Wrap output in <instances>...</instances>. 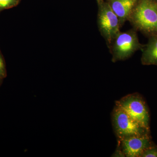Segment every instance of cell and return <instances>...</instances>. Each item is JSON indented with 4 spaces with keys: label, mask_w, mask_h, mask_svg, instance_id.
I'll return each instance as SVG.
<instances>
[{
    "label": "cell",
    "mask_w": 157,
    "mask_h": 157,
    "mask_svg": "<svg viewBox=\"0 0 157 157\" xmlns=\"http://www.w3.org/2000/svg\"><path fill=\"white\" fill-rule=\"evenodd\" d=\"M97 2H98V1H100V0H97Z\"/></svg>",
    "instance_id": "cell-14"
},
{
    "label": "cell",
    "mask_w": 157,
    "mask_h": 157,
    "mask_svg": "<svg viewBox=\"0 0 157 157\" xmlns=\"http://www.w3.org/2000/svg\"><path fill=\"white\" fill-rule=\"evenodd\" d=\"M142 64L157 66V35H154L150 38L147 44L142 48Z\"/></svg>",
    "instance_id": "cell-8"
},
{
    "label": "cell",
    "mask_w": 157,
    "mask_h": 157,
    "mask_svg": "<svg viewBox=\"0 0 157 157\" xmlns=\"http://www.w3.org/2000/svg\"><path fill=\"white\" fill-rule=\"evenodd\" d=\"M111 156L113 157H125L121 145L120 140L117 139V145L115 151Z\"/></svg>",
    "instance_id": "cell-12"
},
{
    "label": "cell",
    "mask_w": 157,
    "mask_h": 157,
    "mask_svg": "<svg viewBox=\"0 0 157 157\" xmlns=\"http://www.w3.org/2000/svg\"><path fill=\"white\" fill-rule=\"evenodd\" d=\"M115 106L120 107L138 123L150 129V115L148 106L140 94H130L116 101Z\"/></svg>",
    "instance_id": "cell-2"
},
{
    "label": "cell",
    "mask_w": 157,
    "mask_h": 157,
    "mask_svg": "<svg viewBox=\"0 0 157 157\" xmlns=\"http://www.w3.org/2000/svg\"><path fill=\"white\" fill-rule=\"evenodd\" d=\"M2 78H0V82H1V80H2Z\"/></svg>",
    "instance_id": "cell-13"
},
{
    "label": "cell",
    "mask_w": 157,
    "mask_h": 157,
    "mask_svg": "<svg viewBox=\"0 0 157 157\" xmlns=\"http://www.w3.org/2000/svg\"><path fill=\"white\" fill-rule=\"evenodd\" d=\"M7 76V72L4 59L0 52V78H4Z\"/></svg>",
    "instance_id": "cell-11"
},
{
    "label": "cell",
    "mask_w": 157,
    "mask_h": 157,
    "mask_svg": "<svg viewBox=\"0 0 157 157\" xmlns=\"http://www.w3.org/2000/svg\"><path fill=\"white\" fill-rule=\"evenodd\" d=\"M98 3V27L109 47L113 39L120 32L119 20L107 0H100Z\"/></svg>",
    "instance_id": "cell-5"
},
{
    "label": "cell",
    "mask_w": 157,
    "mask_h": 157,
    "mask_svg": "<svg viewBox=\"0 0 157 157\" xmlns=\"http://www.w3.org/2000/svg\"><path fill=\"white\" fill-rule=\"evenodd\" d=\"M110 46L112 61L114 63L128 59L135 52L143 48L139 42L137 33L133 30L120 32Z\"/></svg>",
    "instance_id": "cell-4"
},
{
    "label": "cell",
    "mask_w": 157,
    "mask_h": 157,
    "mask_svg": "<svg viewBox=\"0 0 157 157\" xmlns=\"http://www.w3.org/2000/svg\"><path fill=\"white\" fill-rule=\"evenodd\" d=\"M20 0H0V12L18 5Z\"/></svg>",
    "instance_id": "cell-9"
},
{
    "label": "cell",
    "mask_w": 157,
    "mask_h": 157,
    "mask_svg": "<svg viewBox=\"0 0 157 157\" xmlns=\"http://www.w3.org/2000/svg\"><path fill=\"white\" fill-rule=\"evenodd\" d=\"M119 140L126 157H141L144 151L155 144L151 134L132 136Z\"/></svg>",
    "instance_id": "cell-6"
},
{
    "label": "cell",
    "mask_w": 157,
    "mask_h": 157,
    "mask_svg": "<svg viewBox=\"0 0 157 157\" xmlns=\"http://www.w3.org/2000/svg\"><path fill=\"white\" fill-rule=\"evenodd\" d=\"M129 20L140 31L149 33H157V2L139 0Z\"/></svg>",
    "instance_id": "cell-1"
},
{
    "label": "cell",
    "mask_w": 157,
    "mask_h": 157,
    "mask_svg": "<svg viewBox=\"0 0 157 157\" xmlns=\"http://www.w3.org/2000/svg\"><path fill=\"white\" fill-rule=\"evenodd\" d=\"M113 12L117 15L121 26L129 20L139 0H107Z\"/></svg>",
    "instance_id": "cell-7"
},
{
    "label": "cell",
    "mask_w": 157,
    "mask_h": 157,
    "mask_svg": "<svg viewBox=\"0 0 157 157\" xmlns=\"http://www.w3.org/2000/svg\"><path fill=\"white\" fill-rule=\"evenodd\" d=\"M141 157H157V146L154 144L145 150Z\"/></svg>",
    "instance_id": "cell-10"
},
{
    "label": "cell",
    "mask_w": 157,
    "mask_h": 157,
    "mask_svg": "<svg viewBox=\"0 0 157 157\" xmlns=\"http://www.w3.org/2000/svg\"><path fill=\"white\" fill-rule=\"evenodd\" d=\"M152 1H155V0H152Z\"/></svg>",
    "instance_id": "cell-15"
},
{
    "label": "cell",
    "mask_w": 157,
    "mask_h": 157,
    "mask_svg": "<svg viewBox=\"0 0 157 157\" xmlns=\"http://www.w3.org/2000/svg\"><path fill=\"white\" fill-rule=\"evenodd\" d=\"M111 120L117 139L151 134L150 129L138 123L120 107L115 106L112 112Z\"/></svg>",
    "instance_id": "cell-3"
}]
</instances>
